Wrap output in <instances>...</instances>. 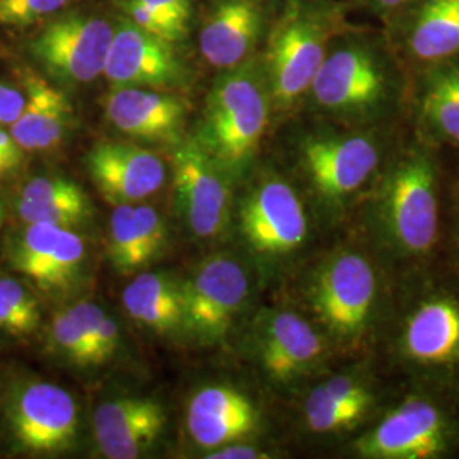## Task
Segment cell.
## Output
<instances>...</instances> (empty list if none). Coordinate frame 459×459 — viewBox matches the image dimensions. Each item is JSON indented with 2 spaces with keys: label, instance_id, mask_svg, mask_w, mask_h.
I'll use <instances>...</instances> for the list:
<instances>
[{
  "label": "cell",
  "instance_id": "7",
  "mask_svg": "<svg viewBox=\"0 0 459 459\" xmlns=\"http://www.w3.org/2000/svg\"><path fill=\"white\" fill-rule=\"evenodd\" d=\"M274 109L259 55L223 70L208 96L197 147L227 176H250L259 160Z\"/></svg>",
  "mask_w": 459,
  "mask_h": 459
},
{
  "label": "cell",
  "instance_id": "8",
  "mask_svg": "<svg viewBox=\"0 0 459 459\" xmlns=\"http://www.w3.org/2000/svg\"><path fill=\"white\" fill-rule=\"evenodd\" d=\"M342 451L354 459H458V392L402 388Z\"/></svg>",
  "mask_w": 459,
  "mask_h": 459
},
{
  "label": "cell",
  "instance_id": "16",
  "mask_svg": "<svg viewBox=\"0 0 459 459\" xmlns=\"http://www.w3.org/2000/svg\"><path fill=\"white\" fill-rule=\"evenodd\" d=\"M104 75L115 87L162 91L181 85L186 72L170 43L123 17L113 26Z\"/></svg>",
  "mask_w": 459,
  "mask_h": 459
},
{
  "label": "cell",
  "instance_id": "15",
  "mask_svg": "<svg viewBox=\"0 0 459 459\" xmlns=\"http://www.w3.org/2000/svg\"><path fill=\"white\" fill-rule=\"evenodd\" d=\"M176 199L187 227L199 238H216L227 229L231 193L227 174L197 147L189 143L174 155Z\"/></svg>",
  "mask_w": 459,
  "mask_h": 459
},
{
  "label": "cell",
  "instance_id": "33",
  "mask_svg": "<svg viewBox=\"0 0 459 459\" xmlns=\"http://www.w3.org/2000/svg\"><path fill=\"white\" fill-rule=\"evenodd\" d=\"M134 216L140 230L142 248L147 263L150 264V261H153L164 250L167 238L164 220L155 208L148 204H134Z\"/></svg>",
  "mask_w": 459,
  "mask_h": 459
},
{
  "label": "cell",
  "instance_id": "11",
  "mask_svg": "<svg viewBox=\"0 0 459 459\" xmlns=\"http://www.w3.org/2000/svg\"><path fill=\"white\" fill-rule=\"evenodd\" d=\"M252 296V278L240 259L218 254L208 257L184 282L186 330L204 342L229 335Z\"/></svg>",
  "mask_w": 459,
  "mask_h": 459
},
{
  "label": "cell",
  "instance_id": "31",
  "mask_svg": "<svg viewBox=\"0 0 459 459\" xmlns=\"http://www.w3.org/2000/svg\"><path fill=\"white\" fill-rule=\"evenodd\" d=\"M443 257L459 267V152L443 150Z\"/></svg>",
  "mask_w": 459,
  "mask_h": 459
},
{
  "label": "cell",
  "instance_id": "27",
  "mask_svg": "<svg viewBox=\"0 0 459 459\" xmlns=\"http://www.w3.org/2000/svg\"><path fill=\"white\" fill-rule=\"evenodd\" d=\"M301 420L308 434L316 437L344 439V444L369 426L388 403L381 402H332L305 388Z\"/></svg>",
  "mask_w": 459,
  "mask_h": 459
},
{
  "label": "cell",
  "instance_id": "28",
  "mask_svg": "<svg viewBox=\"0 0 459 459\" xmlns=\"http://www.w3.org/2000/svg\"><path fill=\"white\" fill-rule=\"evenodd\" d=\"M106 312L92 301H81L53 320L51 335L56 347L77 364H94V344Z\"/></svg>",
  "mask_w": 459,
  "mask_h": 459
},
{
  "label": "cell",
  "instance_id": "21",
  "mask_svg": "<svg viewBox=\"0 0 459 459\" xmlns=\"http://www.w3.org/2000/svg\"><path fill=\"white\" fill-rule=\"evenodd\" d=\"M261 427V411L242 390L229 385L201 388L187 407V429L203 449L244 441Z\"/></svg>",
  "mask_w": 459,
  "mask_h": 459
},
{
  "label": "cell",
  "instance_id": "10",
  "mask_svg": "<svg viewBox=\"0 0 459 459\" xmlns=\"http://www.w3.org/2000/svg\"><path fill=\"white\" fill-rule=\"evenodd\" d=\"M248 356L276 390L303 392L341 364L324 332L296 307H264L248 327Z\"/></svg>",
  "mask_w": 459,
  "mask_h": 459
},
{
  "label": "cell",
  "instance_id": "22",
  "mask_svg": "<svg viewBox=\"0 0 459 459\" xmlns=\"http://www.w3.org/2000/svg\"><path fill=\"white\" fill-rule=\"evenodd\" d=\"M106 116L116 130L147 142H178L187 106L160 89L115 87L106 98Z\"/></svg>",
  "mask_w": 459,
  "mask_h": 459
},
{
  "label": "cell",
  "instance_id": "12",
  "mask_svg": "<svg viewBox=\"0 0 459 459\" xmlns=\"http://www.w3.org/2000/svg\"><path fill=\"white\" fill-rule=\"evenodd\" d=\"M113 26L96 16L58 17L31 41V53L51 77L89 83L104 74Z\"/></svg>",
  "mask_w": 459,
  "mask_h": 459
},
{
  "label": "cell",
  "instance_id": "5",
  "mask_svg": "<svg viewBox=\"0 0 459 459\" xmlns=\"http://www.w3.org/2000/svg\"><path fill=\"white\" fill-rule=\"evenodd\" d=\"M291 143L293 181L312 203L324 229L344 230L364 195L371 189L407 123L358 128L315 117Z\"/></svg>",
  "mask_w": 459,
  "mask_h": 459
},
{
  "label": "cell",
  "instance_id": "39",
  "mask_svg": "<svg viewBox=\"0 0 459 459\" xmlns=\"http://www.w3.org/2000/svg\"><path fill=\"white\" fill-rule=\"evenodd\" d=\"M259 2H263L265 5H269V4H278V2H282V7L288 4V2H291V0H259Z\"/></svg>",
  "mask_w": 459,
  "mask_h": 459
},
{
  "label": "cell",
  "instance_id": "26",
  "mask_svg": "<svg viewBox=\"0 0 459 459\" xmlns=\"http://www.w3.org/2000/svg\"><path fill=\"white\" fill-rule=\"evenodd\" d=\"M26 223H48L74 229L91 213L81 186L64 178H34L24 186L16 204Z\"/></svg>",
  "mask_w": 459,
  "mask_h": 459
},
{
  "label": "cell",
  "instance_id": "14",
  "mask_svg": "<svg viewBox=\"0 0 459 459\" xmlns=\"http://www.w3.org/2000/svg\"><path fill=\"white\" fill-rule=\"evenodd\" d=\"M381 28L409 72L459 56V0H415Z\"/></svg>",
  "mask_w": 459,
  "mask_h": 459
},
{
  "label": "cell",
  "instance_id": "19",
  "mask_svg": "<svg viewBox=\"0 0 459 459\" xmlns=\"http://www.w3.org/2000/svg\"><path fill=\"white\" fill-rule=\"evenodd\" d=\"M265 7L259 0H216L199 34L203 58L230 70L257 56L273 24Z\"/></svg>",
  "mask_w": 459,
  "mask_h": 459
},
{
  "label": "cell",
  "instance_id": "24",
  "mask_svg": "<svg viewBox=\"0 0 459 459\" xmlns=\"http://www.w3.org/2000/svg\"><path fill=\"white\" fill-rule=\"evenodd\" d=\"M24 96V109L9 126L17 145L24 152H47L58 147L74 121V108L65 92L28 72Z\"/></svg>",
  "mask_w": 459,
  "mask_h": 459
},
{
  "label": "cell",
  "instance_id": "2",
  "mask_svg": "<svg viewBox=\"0 0 459 459\" xmlns=\"http://www.w3.org/2000/svg\"><path fill=\"white\" fill-rule=\"evenodd\" d=\"M373 359L402 388L459 394V267L441 257L394 279Z\"/></svg>",
  "mask_w": 459,
  "mask_h": 459
},
{
  "label": "cell",
  "instance_id": "30",
  "mask_svg": "<svg viewBox=\"0 0 459 459\" xmlns=\"http://www.w3.org/2000/svg\"><path fill=\"white\" fill-rule=\"evenodd\" d=\"M41 324L39 305L19 281L0 278V330L16 337L34 333Z\"/></svg>",
  "mask_w": 459,
  "mask_h": 459
},
{
  "label": "cell",
  "instance_id": "37",
  "mask_svg": "<svg viewBox=\"0 0 459 459\" xmlns=\"http://www.w3.org/2000/svg\"><path fill=\"white\" fill-rule=\"evenodd\" d=\"M269 449H265L259 444H246L242 441L225 444L214 449V453L208 455L210 459H267L273 458Z\"/></svg>",
  "mask_w": 459,
  "mask_h": 459
},
{
  "label": "cell",
  "instance_id": "40",
  "mask_svg": "<svg viewBox=\"0 0 459 459\" xmlns=\"http://www.w3.org/2000/svg\"><path fill=\"white\" fill-rule=\"evenodd\" d=\"M2 220H4V206L0 203V227H2Z\"/></svg>",
  "mask_w": 459,
  "mask_h": 459
},
{
  "label": "cell",
  "instance_id": "38",
  "mask_svg": "<svg viewBox=\"0 0 459 459\" xmlns=\"http://www.w3.org/2000/svg\"><path fill=\"white\" fill-rule=\"evenodd\" d=\"M361 9L377 17V21L386 24L394 16H398L402 11H405L415 0H354Z\"/></svg>",
  "mask_w": 459,
  "mask_h": 459
},
{
  "label": "cell",
  "instance_id": "1",
  "mask_svg": "<svg viewBox=\"0 0 459 459\" xmlns=\"http://www.w3.org/2000/svg\"><path fill=\"white\" fill-rule=\"evenodd\" d=\"M347 230L369 247L394 278L443 257V148L407 125Z\"/></svg>",
  "mask_w": 459,
  "mask_h": 459
},
{
  "label": "cell",
  "instance_id": "23",
  "mask_svg": "<svg viewBox=\"0 0 459 459\" xmlns=\"http://www.w3.org/2000/svg\"><path fill=\"white\" fill-rule=\"evenodd\" d=\"M165 427L162 405L148 398H117L94 411L99 451L109 459L142 456L160 437Z\"/></svg>",
  "mask_w": 459,
  "mask_h": 459
},
{
  "label": "cell",
  "instance_id": "36",
  "mask_svg": "<svg viewBox=\"0 0 459 459\" xmlns=\"http://www.w3.org/2000/svg\"><path fill=\"white\" fill-rule=\"evenodd\" d=\"M24 164V150L17 145L11 132L0 126V178L11 176Z\"/></svg>",
  "mask_w": 459,
  "mask_h": 459
},
{
  "label": "cell",
  "instance_id": "25",
  "mask_svg": "<svg viewBox=\"0 0 459 459\" xmlns=\"http://www.w3.org/2000/svg\"><path fill=\"white\" fill-rule=\"evenodd\" d=\"M123 307L136 324L157 333L186 328L184 284L167 273H142L123 291Z\"/></svg>",
  "mask_w": 459,
  "mask_h": 459
},
{
  "label": "cell",
  "instance_id": "13",
  "mask_svg": "<svg viewBox=\"0 0 459 459\" xmlns=\"http://www.w3.org/2000/svg\"><path fill=\"white\" fill-rule=\"evenodd\" d=\"M9 422L17 443L31 453L70 449L79 430L74 396L48 381H31L11 398Z\"/></svg>",
  "mask_w": 459,
  "mask_h": 459
},
{
  "label": "cell",
  "instance_id": "29",
  "mask_svg": "<svg viewBox=\"0 0 459 459\" xmlns=\"http://www.w3.org/2000/svg\"><path fill=\"white\" fill-rule=\"evenodd\" d=\"M108 254L111 264L121 273L128 274L147 267L134 204H116L109 218Z\"/></svg>",
  "mask_w": 459,
  "mask_h": 459
},
{
  "label": "cell",
  "instance_id": "35",
  "mask_svg": "<svg viewBox=\"0 0 459 459\" xmlns=\"http://www.w3.org/2000/svg\"><path fill=\"white\" fill-rule=\"evenodd\" d=\"M26 96L16 87L0 82V126H11L22 113Z\"/></svg>",
  "mask_w": 459,
  "mask_h": 459
},
{
  "label": "cell",
  "instance_id": "4",
  "mask_svg": "<svg viewBox=\"0 0 459 459\" xmlns=\"http://www.w3.org/2000/svg\"><path fill=\"white\" fill-rule=\"evenodd\" d=\"M411 72L383 28L351 24L337 34L301 108L347 126L377 128L409 121Z\"/></svg>",
  "mask_w": 459,
  "mask_h": 459
},
{
  "label": "cell",
  "instance_id": "20",
  "mask_svg": "<svg viewBox=\"0 0 459 459\" xmlns=\"http://www.w3.org/2000/svg\"><path fill=\"white\" fill-rule=\"evenodd\" d=\"M87 170L100 195L115 206L152 196L165 182L164 162L132 143H98L87 153Z\"/></svg>",
  "mask_w": 459,
  "mask_h": 459
},
{
  "label": "cell",
  "instance_id": "18",
  "mask_svg": "<svg viewBox=\"0 0 459 459\" xmlns=\"http://www.w3.org/2000/svg\"><path fill=\"white\" fill-rule=\"evenodd\" d=\"M409 125L436 147L459 152V56L411 72Z\"/></svg>",
  "mask_w": 459,
  "mask_h": 459
},
{
  "label": "cell",
  "instance_id": "3",
  "mask_svg": "<svg viewBox=\"0 0 459 459\" xmlns=\"http://www.w3.org/2000/svg\"><path fill=\"white\" fill-rule=\"evenodd\" d=\"M298 305L341 361L373 358L386 324L394 278L351 230H341L298 273Z\"/></svg>",
  "mask_w": 459,
  "mask_h": 459
},
{
  "label": "cell",
  "instance_id": "9",
  "mask_svg": "<svg viewBox=\"0 0 459 459\" xmlns=\"http://www.w3.org/2000/svg\"><path fill=\"white\" fill-rule=\"evenodd\" d=\"M318 216L288 174L267 167L252 176L238 203V233L248 254L279 271L308 252Z\"/></svg>",
  "mask_w": 459,
  "mask_h": 459
},
{
  "label": "cell",
  "instance_id": "32",
  "mask_svg": "<svg viewBox=\"0 0 459 459\" xmlns=\"http://www.w3.org/2000/svg\"><path fill=\"white\" fill-rule=\"evenodd\" d=\"M70 0H0V26L24 30L65 9Z\"/></svg>",
  "mask_w": 459,
  "mask_h": 459
},
{
  "label": "cell",
  "instance_id": "6",
  "mask_svg": "<svg viewBox=\"0 0 459 459\" xmlns=\"http://www.w3.org/2000/svg\"><path fill=\"white\" fill-rule=\"evenodd\" d=\"M341 0H291L271 24L259 55L274 116L301 109L332 39L352 22Z\"/></svg>",
  "mask_w": 459,
  "mask_h": 459
},
{
  "label": "cell",
  "instance_id": "17",
  "mask_svg": "<svg viewBox=\"0 0 459 459\" xmlns=\"http://www.w3.org/2000/svg\"><path fill=\"white\" fill-rule=\"evenodd\" d=\"M87 248L79 233L48 223H28L11 248V264L43 291H62L79 278Z\"/></svg>",
  "mask_w": 459,
  "mask_h": 459
},
{
  "label": "cell",
  "instance_id": "34",
  "mask_svg": "<svg viewBox=\"0 0 459 459\" xmlns=\"http://www.w3.org/2000/svg\"><path fill=\"white\" fill-rule=\"evenodd\" d=\"M153 13L167 21L174 31L182 38L187 34L191 21V2L189 0H140Z\"/></svg>",
  "mask_w": 459,
  "mask_h": 459
}]
</instances>
